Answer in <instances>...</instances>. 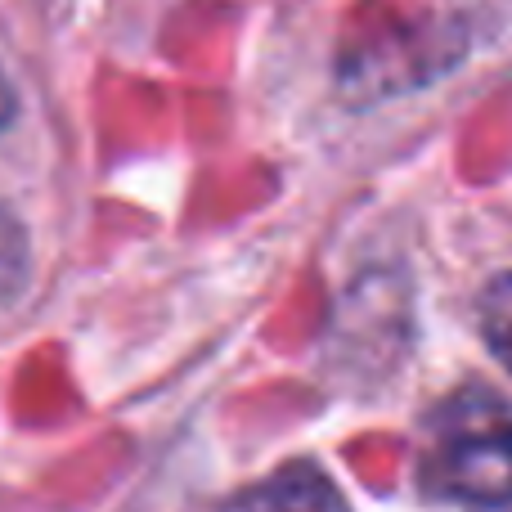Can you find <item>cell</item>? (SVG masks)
I'll list each match as a JSON object with an SVG mask.
<instances>
[{
	"label": "cell",
	"mask_w": 512,
	"mask_h": 512,
	"mask_svg": "<svg viewBox=\"0 0 512 512\" xmlns=\"http://www.w3.org/2000/svg\"><path fill=\"white\" fill-rule=\"evenodd\" d=\"M423 481L436 499L472 512H512V405L468 387L432 418Z\"/></svg>",
	"instance_id": "cell-1"
},
{
	"label": "cell",
	"mask_w": 512,
	"mask_h": 512,
	"mask_svg": "<svg viewBox=\"0 0 512 512\" xmlns=\"http://www.w3.org/2000/svg\"><path fill=\"white\" fill-rule=\"evenodd\" d=\"M221 512H346V504L315 463H288L274 477L234 495Z\"/></svg>",
	"instance_id": "cell-2"
},
{
	"label": "cell",
	"mask_w": 512,
	"mask_h": 512,
	"mask_svg": "<svg viewBox=\"0 0 512 512\" xmlns=\"http://www.w3.org/2000/svg\"><path fill=\"white\" fill-rule=\"evenodd\" d=\"M481 337H486L490 355L512 373V270L495 274L481 288Z\"/></svg>",
	"instance_id": "cell-3"
},
{
	"label": "cell",
	"mask_w": 512,
	"mask_h": 512,
	"mask_svg": "<svg viewBox=\"0 0 512 512\" xmlns=\"http://www.w3.org/2000/svg\"><path fill=\"white\" fill-rule=\"evenodd\" d=\"M27 283V234L14 216L0 207V306Z\"/></svg>",
	"instance_id": "cell-4"
},
{
	"label": "cell",
	"mask_w": 512,
	"mask_h": 512,
	"mask_svg": "<svg viewBox=\"0 0 512 512\" xmlns=\"http://www.w3.org/2000/svg\"><path fill=\"white\" fill-rule=\"evenodd\" d=\"M9 117H14V90H9V81L0 77V126H5Z\"/></svg>",
	"instance_id": "cell-5"
}]
</instances>
